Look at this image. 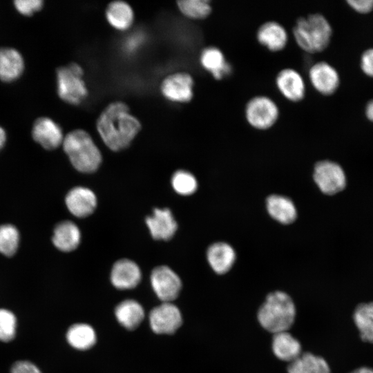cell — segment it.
<instances>
[{
	"instance_id": "1",
	"label": "cell",
	"mask_w": 373,
	"mask_h": 373,
	"mask_svg": "<svg viewBox=\"0 0 373 373\" xmlns=\"http://www.w3.org/2000/svg\"><path fill=\"white\" fill-rule=\"evenodd\" d=\"M141 128L140 121L130 113L128 105L122 102L108 104L97 121V129L103 142L114 151L127 148Z\"/></svg>"
},
{
	"instance_id": "2",
	"label": "cell",
	"mask_w": 373,
	"mask_h": 373,
	"mask_svg": "<svg viewBox=\"0 0 373 373\" xmlns=\"http://www.w3.org/2000/svg\"><path fill=\"white\" fill-rule=\"evenodd\" d=\"M292 35L299 48L308 54L324 51L332 37V28L321 13H312L298 18L292 28Z\"/></svg>"
},
{
	"instance_id": "3",
	"label": "cell",
	"mask_w": 373,
	"mask_h": 373,
	"mask_svg": "<svg viewBox=\"0 0 373 373\" xmlns=\"http://www.w3.org/2000/svg\"><path fill=\"white\" fill-rule=\"evenodd\" d=\"M296 314L291 298L285 292L276 291L267 295L260 307L257 318L260 325L273 334L288 331Z\"/></svg>"
},
{
	"instance_id": "4",
	"label": "cell",
	"mask_w": 373,
	"mask_h": 373,
	"mask_svg": "<svg viewBox=\"0 0 373 373\" xmlns=\"http://www.w3.org/2000/svg\"><path fill=\"white\" fill-rule=\"evenodd\" d=\"M63 149L73 166L82 173L95 171L102 162V154L91 136L85 131L76 129L64 138Z\"/></svg>"
},
{
	"instance_id": "5",
	"label": "cell",
	"mask_w": 373,
	"mask_h": 373,
	"mask_svg": "<svg viewBox=\"0 0 373 373\" xmlns=\"http://www.w3.org/2000/svg\"><path fill=\"white\" fill-rule=\"evenodd\" d=\"M83 75V68L75 62L57 69V91L63 101L78 105L86 98L88 92L82 78Z\"/></svg>"
},
{
	"instance_id": "6",
	"label": "cell",
	"mask_w": 373,
	"mask_h": 373,
	"mask_svg": "<svg viewBox=\"0 0 373 373\" xmlns=\"http://www.w3.org/2000/svg\"><path fill=\"white\" fill-rule=\"evenodd\" d=\"M280 111L278 104L269 96L256 95L245 104L244 116L248 125L257 131H267L279 120Z\"/></svg>"
},
{
	"instance_id": "7",
	"label": "cell",
	"mask_w": 373,
	"mask_h": 373,
	"mask_svg": "<svg viewBox=\"0 0 373 373\" xmlns=\"http://www.w3.org/2000/svg\"><path fill=\"white\" fill-rule=\"evenodd\" d=\"M313 177L320 190L327 195L340 192L346 184L343 169L337 163L329 160L318 162L314 166Z\"/></svg>"
},
{
	"instance_id": "8",
	"label": "cell",
	"mask_w": 373,
	"mask_h": 373,
	"mask_svg": "<svg viewBox=\"0 0 373 373\" xmlns=\"http://www.w3.org/2000/svg\"><path fill=\"white\" fill-rule=\"evenodd\" d=\"M275 85L280 94L291 103L305 99L307 86L302 74L296 69L286 67L280 70L275 77Z\"/></svg>"
},
{
	"instance_id": "9",
	"label": "cell",
	"mask_w": 373,
	"mask_h": 373,
	"mask_svg": "<svg viewBox=\"0 0 373 373\" xmlns=\"http://www.w3.org/2000/svg\"><path fill=\"white\" fill-rule=\"evenodd\" d=\"M151 286L162 303L174 300L179 295L182 282L179 276L169 267L157 266L151 275Z\"/></svg>"
},
{
	"instance_id": "10",
	"label": "cell",
	"mask_w": 373,
	"mask_h": 373,
	"mask_svg": "<svg viewBox=\"0 0 373 373\" xmlns=\"http://www.w3.org/2000/svg\"><path fill=\"white\" fill-rule=\"evenodd\" d=\"M194 80L188 73L179 72L166 76L162 82L160 90L169 100L187 103L192 100Z\"/></svg>"
},
{
	"instance_id": "11",
	"label": "cell",
	"mask_w": 373,
	"mask_h": 373,
	"mask_svg": "<svg viewBox=\"0 0 373 373\" xmlns=\"http://www.w3.org/2000/svg\"><path fill=\"white\" fill-rule=\"evenodd\" d=\"M182 323V314L172 303H162L154 307L149 314L151 328L156 334H171L181 326Z\"/></svg>"
},
{
	"instance_id": "12",
	"label": "cell",
	"mask_w": 373,
	"mask_h": 373,
	"mask_svg": "<svg viewBox=\"0 0 373 373\" xmlns=\"http://www.w3.org/2000/svg\"><path fill=\"white\" fill-rule=\"evenodd\" d=\"M307 75L313 88L324 96L333 95L339 86L337 70L326 61H320L311 65Z\"/></svg>"
},
{
	"instance_id": "13",
	"label": "cell",
	"mask_w": 373,
	"mask_h": 373,
	"mask_svg": "<svg viewBox=\"0 0 373 373\" xmlns=\"http://www.w3.org/2000/svg\"><path fill=\"white\" fill-rule=\"evenodd\" d=\"M258 43L271 52L283 50L289 43L285 27L275 20H268L259 26L256 32Z\"/></svg>"
},
{
	"instance_id": "14",
	"label": "cell",
	"mask_w": 373,
	"mask_h": 373,
	"mask_svg": "<svg viewBox=\"0 0 373 373\" xmlns=\"http://www.w3.org/2000/svg\"><path fill=\"white\" fill-rule=\"evenodd\" d=\"M32 135L34 140L47 150H53L62 144L61 128L48 117H38L33 124Z\"/></svg>"
},
{
	"instance_id": "15",
	"label": "cell",
	"mask_w": 373,
	"mask_h": 373,
	"mask_svg": "<svg viewBox=\"0 0 373 373\" xmlns=\"http://www.w3.org/2000/svg\"><path fill=\"white\" fill-rule=\"evenodd\" d=\"M199 60L201 66L216 80H222L232 72V66L223 51L217 46L204 48L200 52Z\"/></svg>"
},
{
	"instance_id": "16",
	"label": "cell",
	"mask_w": 373,
	"mask_h": 373,
	"mask_svg": "<svg viewBox=\"0 0 373 373\" xmlns=\"http://www.w3.org/2000/svg\"><path fill=\"white\" fill-rule=\"evenodd\" d=\"M146 225L152 237L155 240H168L175 234L178 224L171 211L166 208L153 210L146 218Z\"/></svg>"
},
{
	"instance_id": "17",
	"label": "cell",
	"mask_w": 373,
	"mask_h": 373,
	"mask_svg": "<svg viewBox=\"0 0 373 373\" xmlns=\"http://www.w3.org/2000/svg\"><path fill=\"white\" fill-rule=\"evenodd\" d=\"M141 277L140 267L129 259H120L115 262L111 272L112 284L119 289L135 287L140 282Z\"/></svg>"
},
{
	"instance_id": "18",
	"label": "cell",
	"mask_w": 373,
	"mask_h": 373,
	"mask_svg": "<svg viewBox=\"0 0 373 373\" xmlns=\"http://www.w3.org/2000/svg\"><path fill=\"white\" fill-rule=\"evenodd\" d=\"M66 204L70 212L78 218L90 216L97 206V198L89 189L77 186L66 195Z\"/></svg>"
},
{
	"instance_id": "19",
	"label": "cell",
	"mask_w": 373,
	"mask_h": 373,
	"mask_svg": "<svg viewBox=\"0 0 373 373\" xmlns=\"http://www.w3.org/2000/svg\"><path fill=\"white\" fill-rule=\"evenodd\" d=\"M24 70L21 53L10 47H0V80L11 82L17 79Z\"/></svg>"
},
{
	"instance_id": "20",
	"label": "cell",
	"mask_w": 373,
	"mask_h": 373,
	"mask_svg": "<svg viewBox=\"0 0 373 373\" xmlns=\"http://www.w3.org/2000/svg\"><path fill=\"white\" fill-rule=\"evenodd\" d=\"M207 257L213 270L218 274H224L232 267L236 260V253L230 245L219 242L212 244L208 248Z\"/></svg>"
},
{
	"instance_id": "21",
	"label": "cell",
	"mask_w": 373,
	"mask_h": 373,
	"mask_svg": "<svg viewBox=\"0 0 373 373\" xmlns=\"http://www.w3.org/2000/svg\"><path fill=\"white\" fill-rule=\"evenodd\" d=\"M274 354L280 360L292 362L302 354V347L288 331L274 334L271 341Z\"/></svg>"
},
{
	"instance_id": "22",
	"label": "cell",
	"mask_w": 373,
	"mask_h": 373,
	"mask_svg": "<svg viewBox=\"0 0 373 373\" xmlns=\"http://www.w3.org/2000/svg\"><path fill=\"white\" fill-rule=\"evenodd\" d=\"M81 239L78 227L70 220L57 224L54 229L52 242L59 250L68 252L75 249Z\"/></svg>"
},
{
	"instance_id": "23",
	"label": "cell",
	"mask_w": 373,
	"mask_h": 373,
	"mask_svg": "<svg viewBox=\"0 0 373 373\" xmlns=\"http://www.w3.org/2000/svg\"><path fill=\"white\" fill-rule=\"evenodd\" d=\"M266 207L271 217L282 224H290L296 218L297 212L294 204L287 197L271 195L267 198Z\"/></svg>"
},
{
	"instance_id": "24",
	"label": "cell",
	"mask_w": 373,
	"mask_h": 373,
	"mask_svg": "<svg viewBox=\"0 0 373 373\" xmlns=\"http://www.w3.org/2000/svg\"><path fill=\"white\" fill-rule=\"evenodd\" d=\"M115 314L117 321L122 326L132 330L142 323L144 317V310L137 301L127 299L117 305Z\"/></svg>"
},
{
	"instance_id": "25",
	"label": "cell",
	"mask_w": 373,
	"mask_h": 373,
	"mask_svg": "<svg viewBox=\"0 0 373 373\" xmlns=\"http://www.w3.org/2000/svg\"><path fill=\"white\" fill-rule=\"evenodd\" d=\"M106 17L109 24L119 30H126L133 22V9L127 3L122 1L111 2L106 9Z\"/></svg>"
},
{
	"instance_id": "26",
	"label": "cell",
	"mask_w": 373,
	"mask_h": 373,
	"mask_svg": "<svg viewBox=\"0 0 373 373\" xmlns=\"http://www.w3.org/2000/svg\"><path fill=\"white\" fill-rule=\"evenodd\" d=\"M287 372L330 373V368L323 358L309 352H305L289 363Z\"/></svg>"
},
{
	"instance_id": "27",
	"label": "cell",
	"mask_w": 373,
	"mask_h": 373,
	"mask_svg": "<svg viewBox=\"0 0 373 373\" xmlns=\"http://www.w3.org/2000/svg\"><path fill=\"white\" fill-rule=\"evenodd\" d=\"M66 339L75 349L85 350L95 345L96 334L90 325L86 323H76L68 328Z\"/></svg>"
},
{
	"instance_id": "28",
	"label": "cell",
	"mask_w": 373,
	"mask_h": 373,
	"mask_svg": "<svg viewBox=\"0 0 373 373\" xmlns=\"http://www.w3.org/2000/svg\"><path fill=\"white\" fill-rule=\"evenodd\" d=\"M354 321L361 339L373 343V303L359 305L354 311Z\"/></svg>"
},
{
	"instance_id": "29",
	"label": "cell",
	"mask_w": 373,
	"mask_h": 373,
	"mask_svg": "<svg viewBox=\"0 0 373 373\" xmlns=\"http://www.w3.org/2000/svg\"><path fill=\"white\" fill-rule=\"evenodd\" d=\"M180 12L186 17L194 20H202L209 17L213 11L209 0H182L177 1Z\"/></svg>"
},
{
	"instance_id": "30",
	"label": "cell",
	"mask_w": 373,
	"mask_h": 373,
	"mask_svg": "<svg viewBox=\"0 0 373 373\" xmlns=\"http://www.w3.org/2000/svg\"><path fill=\"white\" fill-rule=\"evenodd\" d=\"M19 234L17 228L11 224L0 226V253L13 256L17 250Z\"/></svg>"
},
{
	"instance_id": "31",
	"label": "cell",
	"mask_w": 373,
	"mask_h": 373,
	"mask_svg": "<svg viewBox=\"0 0 373 373\" xmlns=\"http://www.w3.org/2000/svg\"><path fill=\"white\" fill-rule=\"evenodd\" d=\"M171 184L174 190L183 195L193 193L198 188L197 180L194 175L184 170L175 172L172 176Z\"/></svg>"
},
{
	"instance_id": "32",
	"label": "cell",
	"mask_w": 373,
	"mask_h": 373,
	"mask_svg": "<svg viewBox=\"0 0 373 373\" xmlns=\"http://www.w3.org/2000/svg\"><path fill=\"white\" fill-rule=\"evenodd\" d=\"M17 318L15 315L7 309H0V341L10 342L15 336Z\"/></svg>"
},
{
	"instance_id": "33",
	"label": "cell",
	"mask_w": 373,
	"mask_h": 373,
	"mask_svg": "<svg viewBox=\"0 0 373 373\" xmlns=\"http://www.w3.org/2000/svg\"><path fill=\"white\" fill-rule=\"evenodd\" d=\"M44 5L42 0H17L14 1L17 10L23 15L31 16L39 11Z\"/></svg>"
},
{
	"instance_id": "34",
	"label": "cell",
	"mask_w": 373,
	"mask_h": 373,
	"mask_svg": "<svg viewBox=\"0 0 373 373\" xmlns=\"http://www.w3.org/2000/svg\"><path fill=\"white\" fill-rule=\"evenodd\" d=\"M10 373H41L37 366L29 361H17L12 364Z\"/></svg>"
},
{
	"instance_id": "35",
	"label": "cell",
	"mask_w": 373,
	"mask_h": 373,
	"mask_svg": "<svg viewBox=\"0 0 373 373\" xmlns=\"http://www.w3.org/2000/svg\"><path fill=\"white\" fill-rule=\"evenodd\" d=\"M361 68L365 74L373 77V48L367 50L363 54Z\"/></svg>"
},
{
	"instance_id": "36",
	"label": "cell",
	"mask_w": 373,
	"mask_h": 373,
	"mask_svg": "<svg viewBox=\"0 0 373 373\" xmlns=\"http://www.w3.org/2000/svg\"><path fill=\"white\" fill-rule=\"evenodd\" d=\"M347 2L358 12L367 13L373 9V0H348Z\"/></svg>"
},
{
	"instance_id": "37",
	"label": "cell",
	"mask_w": 373,
	"mask_h": 373,
	"mask_svg": "<svg viewBox=\"0 0 373 373\" xmlns=\"http://www.w3.org/2000/svg\"><path fill=\"white\" fill-rule=\"evenodd\" d=\"M366 115L370 120L373 122V100L369 102L367 105Z\"/></svg>"
},
{
	"instance_id": "38",
	"label": "cell",
	"mask_w": 373,
	"mask_h": 373,
	"mask_svg": "<svg viewBox=\"0 0 373 373\" xmlns=\"http://www.w3.org/2000/svg\"><path fill=\"white\" fill-rule=\"evenodd\" d=\"M6 142V133L5 130L0 126V151L3 149Z\"/></svg>"
},
{
	"instance_id": "39",
	"label": "cell",
	"mask_w": 373,
	"mask_h": 373,
	"mask_svg": "<svg viewBox=\"0 0 373 373\" xmlns=\"http://www.w3.org/2000/svg\"><path fill=\"white\" fill-rule=\"evenodd\" d=\"M351 373H373V369L363 367L352 371Z\"/></svg>"
}]
</instances>
